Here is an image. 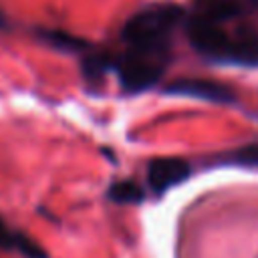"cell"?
Segmentation results:
<instances>
[{
    "label": "cell",
    "mask_w": 258,
    "mask_h": 258,
    "mask_svg": "<svg viewBox=\"0 0 258 258\" xmlns=\"http://www.w3.org/2000/svg\"><path fill=\"white\" fill-rule=\"evenodd\" d=\"M115 64V60H111L107 54H89L83 58V75L87 81L97 83L105 77V73Z\"/></svg>",
    "instance_id": "cell-8"
},
{
    "label": "cell",
    "mask_w": 258,
    "mask_h": 258,
    "mask_svg": "<svg viewBox=\"0 0 258 258\" xmlns=\"http://www.w3.org/2000/svg\"><path fill=\"white\" fill-rule=\"evenodd\" d=\"M14 236L16 230H10L6 222L0 218V250H14Z\"/></svg>",
    "instance_id": "cell-12"
},
{
    "label": "cell",
    "mask_w": 258,
    "mask_h": 258,
    "mask_svg": "<svg viewBox=\"0 0 258 258\" xmlns=\"http://www.w3.org/2000/svg\"><path fill=\"white\" fill-rule=\"evenodd\" d=\"M167 64V46H129V50L115 60L121 87L129 93H139L153 87Z\"/></svg>",
    "instance_id": "cell-2"
},
{
    "label": "cell",
    "mask_w": 258,
    "mask_h": 258,
    "mask_svg": "<svg viewBox=\"0 0 258 258\" xmlns=\"http://www.w3.org/2000/svg\"><path fill=\"white\" fill-rule=\"evenodd\" d=\"M230 56L228 60L242 64H258V32L252 28H240L230 34Z\"/></svg>",
    "instance_id": "cell-6"
},
{
    "label": "cell",
    "mask_w": 258,
    "mask_h": 258,
    "mask_svg": "<svg viewBox=\"0 0 258 258\" xmlns=\"http://www.w3.org/2000/svg\"><path fill=\"white\" fill-rule=\"evenodd\" d=\"M191 167L179 157H161L153 159L147 167V181L155 194H163L169 187L187 179Z\"/></svg>",
    "instance_id": "cell-5"
},
{
    "label": "cell",
    "mask_w": 258,
    "mask_h": 258,
    "mask_svg": "<svg viewBox=\"0 0 258 258\" xmlns=\"http://www.w3.org/2000/svg\"><path fill=\"white\" fill-rule=\"evenodd\" d=\"M42 36L52 46L64 48V50H81V48L87 46V42H83L81 38H75V36H71L67 32H60V30H46V32H42Z\"/></svg>",
    "instance_id": "cell-11"
},
{
    "label": "cell",
    "mask_w": 258,
    "mask_h": 258,
    "mask_svg": "<svg viewBox=\"0 0 258 258\" xmlns=\"http://www.w3.org/2000/svg\"><path fill=\"white\" fill-rule=\"evenodd\" d=\"M179 6H151L133 14L123 26V40L129 46H167L171 30L181 22Z\"/></svg>",
    "instance_id": "cell-1"
},
{
    "label": "cell",
    "mask_w": 258,
    "mask_h": 258,
    "mask_svg": "<svg viewBox=\"0 0 258 258\" xmlns=\"http://www.w3.org/2000/svg\"><path fill=\"white\" fill-rule=\"evenodd\" d=\"M187 34L196 50H200L206 56L228 60L230 56V40L232 36L224 30L220 22L208 20L200 14H196L187 24Z\"/></svg>",
    "instance_id": "cell-3"
},
{
    "label": "cell",
    "mask_w": 258,
    "mask_h": 258,
    "mask_svg": "<svg viewBox=\"0 0 258 258\" xmlns=\"http://www.w3.org/2000/svg\"><path fill=\"white\" fill-rule=\"evenodd\" d=\"M143 189L135 181H117L107 189V198L115 204H139L143 200Z\"/></svg>",
    "instance_id": "cell-7"
},
{
    "label": "cell",
    "mask_w": 258,
    "mask_h": 258,
    "mask_svg": "<svg viewBox=\"0 0 258 258\" xmlns=\"http://www.w3.org/2000/svg\"><path fill=\"white\" fill-rule=\"evenodd\" d=\"M224 159H228L230 163L246 165V167H258V143H250V145L238 147V149L226 153Z\"/></svg>",
    "instance_id": "cell-10"
},
{
    "label": "cell",
    "mask_w": 258,
    "mask_h": 258,
    "mask_svg": "<svg viewBox=\"0 0 258 258\" xmlns=\"http://www.w3.org/2000/svg\"><path fill=\"white\" fill-rule=\"evenodd\" d=\"M12 252L22 254L24 258H48L46 250L34 238H30L24 232H16V236H14V250Z\"/></svg>",
    "instance_id": "cell-9"
},
{
    "label": "cell",
    "mask_w": 258,
    "mask_h": 258,
    "mask_svg": "<svg viewBox=\"0 0 258 258\" xmlns=\"http://www.w3.org/2000/svg\"><path fill=\"white\" fill-rule=\"evenodd\" d=\"M165 93L204 99V101H212V103H232L236 99V95L230 87H226L218 81H208V79H179V81L169 83L165 87Z\"/></svg>",
    "instance_id": "cell-4"
}]
</instances>
